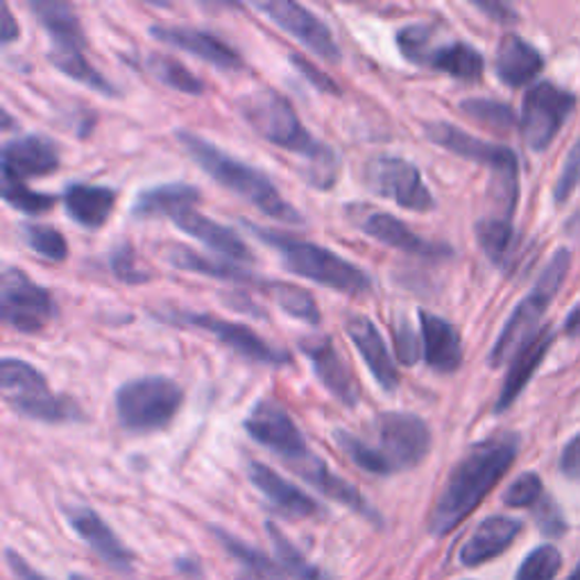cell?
Listing matches in <instances>:
<instances>
[{
	"instance_id": "obj_1",
	"label": "cell",
	"mask_w": 580,
	"mask_h": 580,
	"mask_svg": "<svg viewBox=\"0 0 580 580\" xmlns=\"http://www.w3.org/2000/svg\"><path fill=\"white\" fill-rule=\"evenodd\" d=\"M519 454L517 433H495L467 450L456 463L429 515V532L444 538L454 532L499 485Z\"/></svg>"
},
{
	"instance_id": "obj_2",
	"label": "cell",
	"mask_w": 580,
	"mask_h": 580,
	"mask_svg": "<svg viewBox=\"0 0 580 580\" xmlns=\"http://www.w3.org/2000/svg\"><path fill=\"white\" fill-rule=\"evenodd\" d=\"M239 107L245 120L265 141L291 150L302 159L299 175L308 187H316L320 191L334 189L340 172V159L336 150L318 141L302 125L286 96L275 92V88H261V92L241 98Z\"/></svg>"
},
{
	"instance_id": "obj_3",
	"label": "cell",
	"mask_w": 580,
	"mask_h": 580,
	"mask_svg": "<svg viewBox=\"0 0 580 580\" xmlns=\"http://www.w3.org/2000/svg\"><path fill=\"white\" fill-rule=\"evenodd\" d=\"M175 137L189 152V157L220 187L241 196L267 218L291 222V225H304V215L280 193V189L265 172L232 157L225 150H220L218 146L189 129H177Z\"/></svg>"
},
{
	"instance_id": "obj_4",
	"label": "cell",
	"mask_w": 580,
	"mask_h": 580,
	"mask_svg": "<svg viewBox=\"0 0 580 580\" xmlns=\"http://www.w3.org/2000/svg\"><path fill=\"white\" fill-rule=\"evenodd\" d=\"M243 228L261 243L275 247L288 271L299 277H306L320 286L347 295H363L372 288V282L366 275V271H361L359 265H354L351 261L338 256L336 252L323 245L288 236L277 230L254 225V222L247 220H243Z\"/></svg>"
},
{
	"instance_id": "obj_5",
	"label": "cell",
	"mask_w": 580,
	"mask_h": 580,
	"mask_svg": "<svg viewBox=\"0 0 580 580\" xmlns=\"http://www.w3.org/2000/svg\"><path fill=\"white\" fill-rule=\"evenodd\" d=\"M426 139L433 141L435 146L450 150L463 159L476 161L487 166L493 170V184H489V193H493V200L497 202L502 218L510 220L517 198H519V161L517 155L508 146L499 144H489L483 141L474 134L452 125L444 120L426 123L424 125Z\"/></svg>"
},
{
	"instance_id": "obj_6",
	"label": "cell",
	"mask_w": 580,
	"mask_h": 580,
	"mask_svg": "<svg viewBox=\"0 0 580 580\" xmlns=\"http://www.w3.org/2000/svg\"><path fill=\"white\" fill-rule=\"evenodd\" d=\"M571 267V252L567 247L558 250L553 259L547 263L542 275L535 282L532 291L517 304L513 316L508 318L502 336L497 338L493 351L487 356L489 368H502L510 363L517 351L540 334V323L547 314L549 304L556 299L562 288Z\"/></svg>"
},
{
	"instance_id": "obj_7",
	"label": "cell",
	"mask_w": 580,
	"mask_h": 580,
	"mask_svg": "<svg viewBox=\"0 0 580 580\" xmlns=\"http://www.w3.org/2000/svg\"><path fill=\"white\" fill-rule=\"evenodd\" d=\"M0 388H3L8 404L23 418L46 424L84 420V411L77 401L66 394H53L46 377L28 361L10 359V356L0 361Z\"/></svg>"
},
{
	"instance_id": "obj_8",
	"label": "cell",
	"mask_w": 580,
	"mask_h": 580,
	"mask_svg": "<svg viewBox=\"0 0 580 580\" xmlns=\"http://www.w3.org/2000/svg\"><path fill=\"white\" fill-rule=\"evenodd\" d=\"M182 388L166 377H144L123 383L114 404L123 429L131 433H152L166 429L180 413Z\"/></svg>"
},
{
	"instance_id": "obj_9",
	"label": "cell",
	"mask_w": 580,
	"mask_h": 580,
	"mask_svg": "<svg viewBox=\"0 0 580 580\" xmlns=\"http://www.w3.org/2000/svg\"><path fill=\"white\" fill-rule=\"evenodd\" d=\"M157 318L172 323L177 327H191V329L207 331L213 338H218L222 345H228L239 356H243V359L254 361V363L284 368L291 361V354L286 349L271 345L267 340H263L256 331H252L250 327L239 325V323L222 320V318H215L209 314H193V310H184V308L164 310V314H159Z\"/></svg>"
},
{
	"instance_id": "obj_10",
	"label": "cell",
	"mask_w": 580,
	"mask_h": 580,
	"mask_svg": "<svg viewBox=\"0 0 580 580\" xmlns=\"http://www.w3.org/2000/svg\"><path fill=\"white\" fill-rule=\"evenodd\" d=\"M576 98L553 82L532 84L521 101V139L532 152H545L571 116Z\"/></svg>"
},
{
	"instance_id": "obj_11",
	"label": "cell",
	"mask_w": 580,
	"mask_h": 580,
	"mask_svg": "<svg viewBox=\"0 0 580 580\" xmlns=\"http://www.w3.org/2000/svg\"><path fill=\"white\" fill-rule=\"evenodd\" d=\"M57 314L49 288L34 284L19 267H8L0 280V316L21 334H36Z\"/></svg>"
},
{
	"instance_id": "obj_12",
	"label": "cell",
	"mask_w": 580,
	"mask_h": 580,
	"mask_svg": "<svg viewBox=\"0 0 580 580\" xmlns=\"http://www.w3.org/2000/svg\"><path fill=\"white\" fill-rule=\"evenodd\" d=\"M377 444L372 447L388 461L392 472L418 467L431 452V429L413 413L388 411L375 420Z\"/></svg>"
},
{
	"instance_id": "obj_13",
	"label": "cell",
	"mask_w": 580,
	"mask_h": 580,
	"mask_svg": "<svg viewBox=\"0 0 580 580\" xmlns=\"http://www.w3.org/2000/svg\"><path fill=\"white\" fill-rule=\"evenodd\" d=\"M366 184L372 193L390 198L407 211L429 213L435 209V200L424 184L420 168L404 157L379 155L370 159L366 166Z\"/></svg>"
},
{
	"instance_id": "obj_14",
	"label": "cell",
	"mask_w": 580,
	"mask_h": 580,
	"mask_svg": "<svg viewBox=\"0 0 580 580\" xmlns=\"http://www.w3.org/2000/svg\"><path fill=\"white\" fill-rule=\"evenodd\" d=\"M243 426L252 440L263 444L265 450L275 452L291 465H297L310 456L302 431L277 399H261L250 411Z\"/></svg>"
},
{
	"instance_id": "obj_15",
	"label": "cell",
	"mask_w": 580,
	"mask_h": 580,
	"mask_svg": "<svg viewBox=\"0 0 580 580\" xmlns=\"http://www.w3.org/2000/svg\"><path fill=\"white\" fill-rule=\"evenodd\" d=\"M254 8L275 21L282 30L293 34L299 43H304L310 53H316L331 64L340 62V49L334 39V32L327 28V23L320 21L318 14L299 3H293V0H267V3H256Z\"/></svg>"
},
{
	"instance_id": "obj_16",
	"label": "cell",
	"mask_w": 580,
	"mask_h": 580,
	"mask_svg": "<svg viewBox=\"0 0 580 580\" xmlns=\"http://www.w3.org/2000/svg\"><path fill=\"white\" fill-rule=\"evenodd\" d=\"M299 349L314 366L320 383L345 407H356L361 399V388L351 368L345 363L329 336H308L299 340Z\"/></svg>"
},
{
	"instance_id": "obj_17",
	"label": "cell",
	"mask_w": 580,
	"mask_h": 580,
	"mask_svg": "<svg viewBox=\"0 0 580 580\" xmlns=\"http://www.w3.org/2000/svg\"><path fill=\"white\" fill-rule=\"evenodd\" d=\"M356 225H359L370 239L399 250V252H407L411 256H420V259H450L454 252L450 245L444 243H433L426 241L424 236L415 234L407 222H401L399 218L383 213V211H363L361 215L356 218Z\"/></svg>"
},
{
	"instance_id": "obj_18",
	"label": "cell",
	"mask_w": 580,
	"mask_h": 580,
	"mask_svg": "<svg viewBox=\"0 0 580 580\" xmlns=\"http://www.w3.org/2000/svg\"><path fill=\"white\" fill-rule=\"evenodd\" d=\"M60 148L41 134H25L3 146L0 164H3V180L25 182L30 177L51 175L60 168Z\"/></svg>"
},
{
	"instance_id": "obj_19",
	"label": "cell",
	"mask_w": 580,
	"mask_h": 580,
	"mask_svg": "<svg viewBox=\"0 0 580 580\" xmlns=\"http://www.w3.org/2000/svg\"><path fill=\"white\" fill-rule=\"evenodd\" d=\"M150 34L157 41L166 43V46H172L177 51H187L215 68H222V71L243 68L241 55L230 46L228 41L218 39L211 32L196 30V28H180V25H152Z\"/></svg>"
},
{
	"instance_id": "obj_20",
	"label": "cell",
	"mask_w": 580,
	"mask_h": 580,
	"mask_svg": "<svg viewBox=\"0 0 580 580\" xmlns=\"http://www.w3.org/2000/svg\"><path fill=\"white\" fill-rule=\"evenodd\" d=\"M66 519L71 528L77 532V538L88 549H94L103 562H107L109 567L123 573L131 571L134 567L131 551L118 540V535L109 528V524L94 508H86V506L66 508Z\"/></svg>"
},
{
	"instance_id": "obj_21",
	"label": "cell",
	"mask_w": 580,
	"mask_h": 580,
	"mask_svg": "<svg viewBox=\"0 0 580 580\" xmlns=\"http://www.w3.org/2000/svg\"><path fill=\"white\" fill-rule=\"evenodd\" d=\"M524 524L515 517L506 515H493L485 517L474 530L470 538L463 542L458 551V560L467 569H476L481 565H487L504 556L513 542L517 540V535L521 532Z\"/></svg>"
},
{
	"instance_id": "obj_22",
	"label": "cell",
	"mask_w": 580,
	"mask_h": 580,
	"mask_svg": "<svg viewBox=\"0 0 580 580\" xmlns=\"http://www.w3.org/2000/svg\"><path fill=\"white\" fill-rule=\"evenodd\" d=\"M247 476L259 493L271 502L280 513L288 517H316L323 513L316 499H310L304 489H299L295 483L286 481L280 472L267 467L263 463L252 461L247 465Z\"/></svg>"
},
{
	"instance_id": "obj_23",
	"label": "cell",
	"mask_w": 580,
	"mask_h": 580,
	"mask_svg": "<svg viewBox=\"0 0 580 580\" xmlns=\"http://www.w3.org/2000/svg\"><path fill=\"white\" fill-rule=\"evenodd\" d=\"M422 329V354L431 370L440 375H452L463 363V340L458 329L429 310H420Z\"/></svg>"
},
{
	"instance_id": "obj_24",
	"label": "cell",
	"mask_w": 580,
	"mask_h": 580,
	"mask_svg": "<svg viewBox=\"0 0 580 580\" xmlns=\"http://www.w3.org/2000/svg\"><path fill=\"white\" fill-rule=\"evenodd\" d=\"M347 336L351 338V342L359 349V354L363 356V361L368 366V370L372 372L375 381L386 390L392 392L399 386V372L397 366L392 361V356L379 334V329L375 327V323L366 316H349L345 323Z\"/></svg>"
},
{
	"instance_id": "obj_25",
	"label": "cell",
	"mask_w": 580,
	"mask_h": 580,
	"mask_svg": "<svg viewBox=\"0 0 580 580\" xmlns=\"http://www.w3.org/2000/svg\"><path fill=\"white\" fill-rule=\"evenodd\" d=\"M295 472L306 481L314 485L318 493H323L325 497H329L336 504L347 506L349 510L363 515L370 521L379 524V515L377 510L366 502V497L356 489L351 483H347L342 476H338L325 461H320L318 456L310 454L308 458H304L302 463L293 465Z\"/></svg>"
},
{
	"instance_id": "obj_26",
	"label": "cell",
	"mask_w": 580,
	"mask_h": 580,
	"mask_svg": "<svg viewBox=\"0 0 580 580\" xmlns=\"http://www.w3.org/2000/svg\"><path fill=\"white\" fill-rule=\"evenodd\" d=\"M553 338H556L553 329L545 327V329H540L538 336H535L532 340H528V342L517 351V356L510 361V370H508V375H506V379H504L499 399H497V404H495V413H504V411H508V409L515 404L517 397H519V394L524 392V388L528 386L530 377H532L535 372H538V368L542 366L547 351H549L551 345H553Z\"/></svg>"
},
{
	"instance_id": "obj_27",
	"label": "cell",
	"mask_w": 580,
	"mask_h": 580,
	"mask_svg": "<svg viewBox=\"0 0 580 580\" xmlns=\"http://www.w3.org/2000/svg\"><path fill=\"white\" fill-rule=\"evenodd\" d=\"M166 259L175 265L180 267V271H189V273H198V275H207L220 282H230V284H239V286H254L261 293L271 295L275 282H267V280H259L256 275L243 271V267L228 263V261H218L211 259L207 254H200L187 245H172L166 252Z\"/></svg>"
},
{
	"instance_id": "obj_28",
	"label": "cell",
	"mask_w": 580,
	"mask_h": 580,
	"mask_svg": "<svg viewBox=\"0 0 580 580\" xmlns=\"http://www.w3.org/2000/svg\"><path fill=\"white\" fill-rule=\"evenodd\" d=\"M172 222L177 228H180L182 232H187L189 236L198 239L200 243H204L209 250H213L215 254H222L228 259H236V261H243V263H252L254 261V254L252 250L245 245V241L230 228L220 225V222L189 209L180 215H175Z\"/></svg>"
},
{
	"instance_id": "obj_29",
	"label": "cell",
	"mask_w": 580,
	"mask_h": 580,
	"mask_svg": "<svg viewBox=\"0 0 580 580\" xmlns=\"http://www.w3.org/2000/svg\"><path fill=\"white\" fill-rule=\"evenodd\" d=\"M71 220L86 230H98L109 220L116 207V191L94 184H68L62 196Z\"/></svg>"
},
{
	"instance_id": "obj_30",
	"label": "cell",
	"mask_w": 580,
	"mask_h": 580,
	"mask_svg": "<svg viewBox=\"0 0 580 580\" xmlns=\"http://www.w3.org/2000/svg\"><path fill=\"white\" fill-rule=\"evenodd\" d=\"M497 75L504 84L517 88L538 77L545 68L540 51L517 34H506L497 49Z\"/></svg>"
},
{
	"instance_id": "obj_31",
	"label": "cell",
	"mask_w": 580,
	"mask_h": 580,
	"mask_svg": "<svg viewBox=\"0 0 580 580\" xmlns=\"http://www.w3.org/2000/svg\"><path fill=\"white\" fill-rule=\"evenodd\" d=\"M198 200H200V191L191 184H184V182L161 184V187L146 189L137 198H134L131 215L134 218L168 215L172 220L175 215L193 209L198 204Z\"/></svg>"
},
{
	"instance_id": "obj_32",
	"label": "cell",
	"mask_w": 580,
	"mask_h": 580,
	"mask_svg": "<svg viewBox=\"0 0 580 580\" xmlns=\"http://www.w3.org/2000/svg\"><path fill=\"white\" fill-rule=\"evenodd\" d=\"M424 66L442 71L463 82H476L483 75L485 60L470 43L452 41L442 43V46H433L424 60Z\"/></svg>"
},
{
	"instance_id": "obj_33",
	"label": "cell",
	"mask_w": 580,
	"mask_h": 580,
	"mask_svg": "<svg viewBox=\"0 0 580 580\" xmlns=\"http://www.w3.org/2000/svg\"><path fill=\"white\" fill-rule=\"evenodd\" d=\"M215 540L222 545V549H225L239 565H241V576L239 580H284V569L280 567V562H273L271 558H267L261 549L243 542L241 538H236V535L222 530V528H211Z\"/></svg>"
},
{
	"instance_id": "obj_34",
	"label": "cell",
	"mask_w": 580,
	"mask_h": 580,
	"mask_svg": "<svg viewBox=\"0 0 580 580\" xmlns=\"http://www.w3.org/2000/svg\"><path fill=\"white\" fill-rule=\"evenodd\" d=\"M82 51L84 46H77V43H53V49L49 51V62L66 77L92 88V92H98L103 96H118L116 86L88 64Z\"/></svg>"
},
{
	"instance_id": "obj_35",
	"label": "cell",
	"mask_w": 580,
	"mask_h": 580,
	"mask_svg": "<svg viewBox=\"0 0 580 580\" xmlns=\"http://www.w3.org/2000/svg\"><path fill=\"white\" fill-rule=\"evenodd\" d=\"M30 10L39 23L49 30L53 43H77V46H84V32L71 6L57 3V0H36V3H30Z\"/></svg>"
},
{
	"instance_id": "obj_36",
	"label": "cell",
	"mask_w": 580,
	"mask_h": 580,
	"mask_svg": "<svg viewBox=\"0 0 580 580\" xmlns=\"http://www.w3.org/2000/svg\"><path fill=\"white\" fill-rule=\"evenodd\" d=\"M476 241L481 245V250L485 252V256L493 261L499 267H508L513 261V252L517 245V236L515 230L510 225V220L506 218H483L478 220L476 225Z\"/></svg>"
},
{
	"instance_id": "obj_37",
	"label": "cell",
	"mask_w": 580,
	"mask_h": 580,
	"mask_svg": "<svg viewBox=\"0 0 580 580\" xmlns=\"http://www.w3.org/2000/svg\"><path fill=\"white\" fill-rule=\"evenodd\" d=\"M265 530L267 535H271L273 549L277 553V562L286 576H291L293 580H331L320 567H316L314 562H308L304 558V553L286 538L284 530L277 524L267 521Z\"/></svg>"
},
{
	"instance_id": "obj_38",
	"label": "cell",
	"mask_w": 580,
	"mask_h": 580,
	"mask_svg": "<svg viewBox=\"0 0 580 580\" xmlns=\"http://www.w3.org/2000/svg\"><path fill=\"white\" fill-rule=\"evenodd\" d=\"M146 68L152 77H157L159 82H164L166 86L175 88V92L180 94H189V96H200L204 94V82L200 77H196L182 62H177L170 55L164 53H150L146 57Z\"/></svg>"
},
{
	"instance_id": "obj_39",
	"label": "cell",
	"mask_w": 580,
	"mask_h": 580,
	"mask_svg": "<svg viewBox=\"0 0 580 580\" xmlns=\"http://www.w3.org/2000/svg\"><path fill=\"white\" fill-rule=\"evenodd\" d=\"M334 440H336L338 447L347 454V458L356 467H361L363 472L375 474V476H390V474H394L392 467L388 465V461L372 447L370 442L356 437L354 433L342 431V429L334 431Z\"/></svg>"
},
{
	"instance_id": "obj_40",
	"label": "cell",
	"mask_w": 580,
	"mask_h": 580,
	"mask_svg": "<svg viewBox=\"0 0 580 580\" xmlns=\"http://www.w3.org/2000/svg\"><path fill=\"white\" fill-rule=\"evenodd\" d=\"M271 297L275 299V304L286 310L288 316L306 323V325H320V308L316 297L310 295L308 291L293 286V284H284V282H275Z\"/></svg>"
},
{
	"instance_id": "obj_41",
	"label": "cell",
	"mask_w": 580,
	"mask_h": 580,
	"mask_svg": "<svg viewBox=\"0 0 580 580\" xmlns=\"http://www.w3.org/2000/svg\"><path fill=\"white\" fill-rule=\"evenodd\" d=\"M461 112L472 118L474 123L487 127V129H495V131H510L517 123L515 112L510 109V105L499 103V101H487V98H470L461 103Z\"/></svg>"
},
{
	"instance_id": "obj_42",
	"label": "cell",
	"mask_w": 580,
	"mask_h": 580,
	"mask_svg": "<svg viewBox=\"0 0 580 580\" xmlns=\"http://www.w3.org/2000/svg\"><path fill=\"white\" fill-rule=\"evenodd\" d=\"M21 239L34 254L49 261H64L68 256V243L55 228L39 225V222H23Z\"/></svg>"
},
{
	"instance_id": "obj_43",
	"label": "cell",
	"mask_w": 580,
	"mask_h": 580,
	"mask_svg": "<svg viewBox=\"0 0 580 580\" xmlns=\"http://www.w3.org/2000/svg\"><path fill=\"white\" fill-rule=\"evenodd\" d=\"M560 569L562 553L553 545H540L521 560L515 580H556Z\"/></svg>"
},
{
	"instance_id": "obj_44",
	"label": "cell",
	"mask_w": 580,
	"mask_h": 580,
	"mask_svg": "<svg viewBox=\"0 0 580 580\" xmlns=\"http://www.w3.org/2000/svg\"><path fill=\"white\" fill-rule=\"evenodd\" d=\"M3 198L10 207H14L25 215L49 213L57 202L55 196L32 191L25 182H14V180H3Z\"/></svg>"
},
{
	"instance_id": "obj_45",
	"label": "cell",
	"mask_w": 580,
	"mask_h": 580,
	"mask_svg": "<svg viewBox=\"0 0 580 580\" xmlns=\"http://www.w3.org/2000/svg\"><path fill=\"white\" fill-rule=\"evenodd\" d=\"M545 499L542 478L535 472H524L517 476L504 493V504L508 508H535Z\"/></svg>"
},
{
	"instance_id": "obj_46",
	"label": "cell",
	"mask_w": 580,
	"mask_h": 580,
	"mask_svg": "<svg viewBox=\"0 0 580 580\" xmlns=\"http://www.w3.org/2000/svg\"><path fill=\"white\" fill-rule=\"evenodd\" d=\"M431 36H433V32L426 25H407L397 34V46H399L401 55H404L409 62L424 66V60L433 49Z\"/></svg>"
},
{
	"instance_id": "obj_47",
	"label": "cell",
	"mask_w": 580,
	"mask_h": 580,
	"mask_svg": "<svg viewBox=\"0 0 580 580\" xmlns=\"http://www.w3.org/2000/svg\"><path fill=\"white\" fill-rule=\"evenodd\" d=\"M109 267L114 277H118L125 284H146L150 282V275L137 265V254L129 243H120L109 252Z\"/></svg>"
},
{
	"instance_id": "obj_48",
	"label": "cell",
	"mask_w": 580,
	"mask_h": 580,
	"mask_svg": "<svg viewBox=\"0 0 580 580\" xmlns=\"http://www.w3.org/2000/svg\"><path fill=\"white\" fill-rule=\"evenodd\" d=\"M580 187V141L569 150L565 166L558 175V182L553 187V198L558 204H565L571 193Z\"/></svg>"
},
{
	"instance_id": "obj_49",
	"label": "cell",
	"mask_w": 580,
	"mask_h": 580,
	"mask_svg": "<svg viewBox=\"0 0 580 580\" xmlns=\"http://www.w3.org/2000/svg\"><path fill=\"white\" fill-rule=\"evenodd\" d=\"M535 521H538V528L542 530V535L547 538H562L565 530H567V521L562 510L558 508V504L545 495V499L532 508Z\"/></svg>"
},
{
	"instance_id": "obj_50",
	"label": "cell",
	"mask_w": 580,
	"mask_h": 580,
	"mask_svg": "<svg viewBox=\"0 0 580 580\" xmlns=\"http://www.w3.org/2000/svg\"><path fill=\"white\" fill-rule=\"evenodd\" d=\"M291 62H293V66H295L310 84H314L316 88H320L323 94L340 96V86H338L327 73H323L314 62H308V60H306L304 55H299V53H291Z\"/></svg>"
},
{
	"instance_id": "obj_51",
	"label": "cell",
	"mask_w": 580,
	"mask_h": 580,
	"mask_svg": "<svg viewBox=\"0 0 580 580\" xmlns=\"http://www.w3.org/2000/svg\"><path fill=\"white\" fill-rule=\"evenodd\" d=\"M394 345H397V356L404 366H415L420 359V345H418V334L411 329L409 323H397L394 325Z\"/></svg>"
},
{
	"instance_id": "obj_52",
	"label": "cell",
	"mask_w": 580,
	"mask_h": 580,
	"mask_svg": "<svg viewBox=\"0 0 580 580\" xmlns=\"http://www.w3.org/2000/svg\"><path fill=\"white\" fill-rule=\"evenodd\" d=\"M560 472L569 481L580 483V433L565 444V450L560 454Z\"/></svg>"
},
{
	"instance_id": "obj_53",
	"label": "cell",
	"mask_w": 580,
	"mask_h": 580,
	"mask_svg": "<svg viewBox=\"0 0 580 580\" xmlns=\"http://www.w3.org/2000/svg\"><path fill=\"white\" fill-rule=\"evenodd\" d=\"M6 560H8V567L12 569V573L19 578V580H51L49 576H43L41 571H36L21 553H17L14 549H8L6 551Z\"/></svg>"
},
{
	"instance_id": "obj_54",
	"label": "cell",
	"mask_w": 580,
	"mask_h": 580,
	"mask_svg": "<svg viewBox=\"0 0 580 580\" xmlns=\"http://www.w3.org/2000/svg\"><path fill=\"white\" fill-rule=\"evenodd\" d=\"M19 32H21V28L10 12V6L3 3V19H0V41L12 43L14 39H19Z\"/></svg>"
},
{
	"instance_id": "obj_55",
	"label": "cell",
	"mask_w": 580,
	"mask_h": 580,
	"mask_svg": "<svg viewBox=\"0 0 580 580\" xmlns=\"http://www.w3.org/2000/svg\"><path fill=\"white\" fill-rule=\"evenodd\" d=\"M474 6H476L481 12L489 14V17L497 19V21H504V23L517 19V14H515L508 6H502V3H474Z\"/></svg>"
},
{
	"instance_id": "obj_56",
	"label": "cell",
	"mask_w": 580,
	"mask_h": 580,
	"mask_svg": "<svg viewBox=\"0 0 580 580\" xmlns=\"http://www.w3.org/2000/svg\"><path fill=\"white\" fill-rule=\"evenodd\" d=\"M567 580H580V562L573 567V571L567 576Z\"/></svg>"
},
{
	"instance_id": "obj_57",
	"label": "cell",
	"mask_w": 580,
	"mask_h": 580,
	"mask_svg": "<svg viewBox=\"0 0 580 580\" xmlns=\"http://www.w3.org/2000/svg\"><path fill=\"white\" fill-rule=\"evenodd\" d=\"M68 580H92V578H86V576H82V573H71Z\"/></svg>"
},
{
	"instance_id": "obj_58",
	"label": "cell",
	"mask_w": 580,
	"mask_h": 580,
	"mask_svg": "<svg viewBox=\"0 0 580 580\" xmlns=\"http://www.w3.org/2000/svg\"><path fill=\"white\" fill-rule=\"evenodd\" d=\"M467 580H470V578H467Z\"/></svg>"
}]
</instances>
